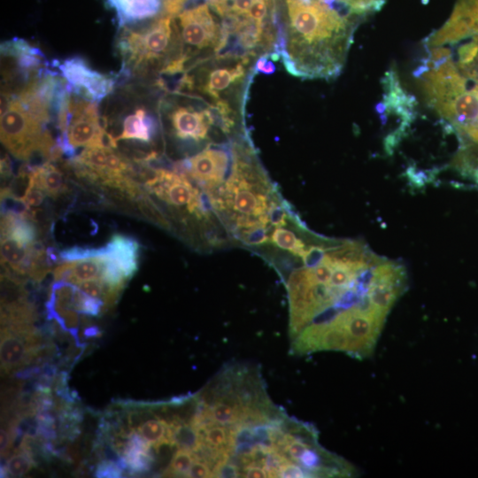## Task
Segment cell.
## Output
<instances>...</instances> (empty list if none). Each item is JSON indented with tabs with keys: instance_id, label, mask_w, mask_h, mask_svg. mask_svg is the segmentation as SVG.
I'll return each instance as SVG.
<instances>
[{
	"instance_id": "30",
	"label": "cell",
	"mask_w": 478,
	"mask_h": 478,
	"mask_svg": "<svg viewBox=\"0 0 478 478\" xmlns=\"http://www.w3.org/2000/svg\"><path fill=\"white\" fill-rule=\"evenodd\" d=\"M274 71H275V66L274 63L272 62L270 55H264V56L259 57L253 66L254 73H259L270 74V73H273Z\"/></svg>"
},
{
	"instance_id": "17",
	"label": "cell",
	"mask_w": 478,
	"mask_h": 478,
	"mask_svg": "<svg viewBox=\"0 0 478 478\" xmlns=\"http://www.w3.org/2000/svg\"><path fill=\"white\" fill-rule=\"evenodd\" d=\"M34 253L27 245L9 235H1V265L19 276L29 274Z\"/></svg>"
},
{
	"instance_id": "20",
	"label": "cell",
	"mask_w": 478,
	"mask_h": 478,
	"mask_svg": "<svg viewBox=\"0 0 478 478\" xmlns=\"http://www.w3.org/2000/svg\"><path fill=\"white\" fill-rule=\"evenodd\" d=\"M201 437L204 444L217 451L230 454L234 448L232 429L223 425L207 427L202 431Z\"/></svg>"
},
{
	"instance_id": "12",
	"label": "cell",
	"mask_w": 478,
	"mask_h": 478,
	"mask_svg": "<svg viewBox=\"0 0 478 478\" xmlns=\"http://www.w3.org/2000/svg\"><path fill=\"white\" fill-rule=\"evenodd\" d=\"M189 0H105L114 12L118 28L160 17L174 18Z\"/></svg>"
},
{
	"instance_id": "15",
	"label": "cell",
	"mask_w": 478,
	"mask_h": 478,
	"mask_svg": "<svg viewBox=\"0 0 478 478\" xmlns=\"http://www.w3.org/2000/svg\"><path fill=\"white\" fill-rule=\"evenodd\" d=\"M106 263V257H94L85 259L65 261L52 271L56 281H62L77 285L82 281L102 279Z\"/></svg>"
},
{
	"instance_id": "32",
	"label": "cell",
	"mask_w": 478,
	"mask_h": 478,
	"mask_svg": "<svg viewBox=\"0 0 478 478\" xmlns=\"http://www.w3.org/2000/svg\"><path fill=\"white\" fill-rule=\"evenodd\" d=\"M84 335L86 337H96V336L100 335L101 332L96 327L91 326V327H88L84 330Z\"/></svg>"
},
{
	"instance_id": "28",
	"label": "cell",
	"mask_w": 478,
	"mask_h": 478,
	"mask_svg": "<svg viewBox=\"0 0 478 478\" xmlns=\"http://www.w3.org/2000/svg\"><path fill=\"white\" fill-rule=\"evenodd\" d=\"M212 467L209 464L201 459H196L189 468L187 477H212Z\"/></svg>"
},
{
	"instance_id": "11",
	"label": "cell",
	"mask_w": 478,
	"mask_h": 478,
	"mask_svg": "<svg viewBox=\"0 0 478 478\" xmlns=\"http://www.w3.org/2000/svg\"><path fill=\"white\" fill-rule=\"evenodd\" d=\"M50 65L64 79L70 92L97 104L115 90L120 81L118 73L98 72L81 56L52 59Z\"/></svg>"
},
{
	"instance_id": "14",
	"label": "cell",
	"mask_w": 478,
	"mask_h": 478,
	"mask_svg": "<svg viewBox=\"0 0 478 478\" xmlns=\"http://www.w3.org/2000/svg\"><path fill=\"white\" fill-rule=\"evenodd\" d=\"M478 35V0H458L450 18L426 40V47L452 44Z\"/></svg>"
},
{
	"instance_id": "27",
	"label": "cell",
	"mask_w": 478,
	"mask_h": 478,
	"mask_svg": "<svg viewBox=\"0 0 478 478\" xmlns=\"http://www.w3.org/2000/svg\"><path fill=\"white\" fill-rule=\"evenodd\" d=\"M120 465L111 459L101 460L97 465L95 474L96 477H120L122 474Z\"/></svg>"
},
{
	"instance_id": "8",
	"label": "cell",
	"mask_w": 478,
	"mask_h": 478,
	"mask_svg": "<svg viewBox=\"0 0 478 478\" xmlns=\"http://www.w3.org/2000/svg\"><path fill=\"white\" fill-rule=\"evenodd\" d=\"M174 20L181 41L179 60L186 70L214 55L220 43L222 27L206 3L180 12Z\"/></svg>"
},
{
	"instance_id": "23",
	"label": "cell",
	"mask_w": 478,
	"mask_h": 478,
	"mask_svg": "<svg viewBox=\"0 0 478 478\" xmlns=\"http://www.w3.org/2000/svg\"><path fill=\"white\" fill-rule=\"evenodd\" d=\"M169 425L159 418L145 420L135 432L149 444L154 445L168 439Z\"/></svg>"
},
{
	"instance_id": "13",
	"label": "cell",
	"mask_w": 478,
	"mask_h": 478,
	"mask_svg": "<svg viewBox=\"0 0 478 478\" xmlns=\"http://www.w3.org/2000/svg\"><path fill=\"white\" fill-rule=\"evenodd\" d=\"M44 350L42 336L36 330L13 332L1 327L0 358L4 374L32 363Z\"/></svg>"
},
{
	"instance_id": "24",
	"label": "cell",
	"mask_w": 478,
	"mask_h": 478,
	"mask_svg": "<svg viewBox=\"0 0 478 478\" xmlns=\"http://www.w3.org/2000/svg\"><path fill=\"white\" fill-rule=\"evenodd\" d=\"M35 465V460L32 454L21 448L15 450L12 453L5 466H4V474H8L13 477L22 476L27 474Z\"/></svg>"
},
{
	"instance_id": "6",
	"label": "cell",
	"mask_w": 478,
	"mask_h": 478,
	"mask_svg": "<svg viewBox=\"0 0 478 478\" xmlns=\"http://www.w3.org/2000/svg\"><path fill=\"white\" fill-rule=\"evenodd\" d=\"M158 114L162 132L188 152L210 140L212 127L231 134L215 106L195 94L165 92Z\"/></svg>"
},
{
	"instance_id": "3",
	"label": "cell",
	"mask_w": 478,
	"mask_h": 478,
	"mask_svg": "<svg viewBox=\"0 0 478 478\" xmlns=\"http://www.w3.org/2000/svg\"><path fill=\"white\" fill-rule=\"evenodd\" d=\"M417 71L428 104L456 131L478 143V81L463 74L443 46L428 48Z\"/></svg>"
},
{
	"instance_id": "19",
	"label": "cell",
	"mask_w": 478,
	"mask_h": 478,
	"mask_svg": "<svg viewBox=\"0 0 478 478\" xmlns=\"http://www.w3.org/2000/svg\"><path fill=\"white\" fill-rule=\"evenodd\" d=\"M468 38L469 42L459 47L457 60H452L463 74L478 81V35Z\"/></svg>"
},
{
	"instance_id": "22",
	"label": "cell",
	"mask_w": 478,
	"mask_h": 478,
	"mask_svg": "<svg viewBox=\"0 0 478 478\" xmlns=\"http://www.w3.org/2000/svg\"><path fill=\"white\" fill-rule=\"evenodd\" d=\"M168 440L179 449L194 451L203 442L197 429L190 423H180L170 427Z\"/></svg>"
},
{
	"instance_id": "21",
	"label": "cell",
	"mask_w": 478,
	"mask_h": 478,
	"mask_svg": "<svg viewBox=\"0 0 478 478\" xmlns=\"http://www.w3.org/2000/svg\"><path fill=\"white\" fill-rule=\"evenodd\" d=\"M338 10L358 20L382 9L386 0H328Z\"/></svg>"
},
{
	"instance_id": "31",
	"label": "cell",
	"mask_w": 478,
	"mask_h": 478,
	"mask_svg": "<svg viewBox=\"0 0 478 478\" xmlns=\"http://www.w3.org/2000/svg\"><path fill=\"white\" fill-rule=\"evenodd\" d=\"M241 474H243V476L245 477L252 478H263L268 476L267 471L266 469L262 468L259 465L255 464L245 466Z\"/></svg>"
},
{
	"instance_id": "18",
	"label": "cell",
	"mask_w": 478,
	"mask_h": 478,
	"mask_svg": "<svg viewBox=\"0 0 478 478\" xmlns=\"http://www.w3.org/2000/svg\"><path fill=\"white\" fill-rule=\"evenodd\" d=\"M47 161L34 167V184L46 195L57 197L67 191V181L64 172L54 164Z\"/></svg>"
},
{
	"instance_id": "16",
	"label": "cell",
	"mask_w": 478,
	"mask_h": 478,
	"mask_svg": "<svg viewBox=\"0 0 478 478\" xmlns=\"http://www.w3.org/2000/svg\"><path fill=\"white\" fill-rule=\"evenodd\" d=\"M105 248V257H110L117 263L127 280L132 278L138 269V242L131 236L114 234Z\"/></svg>"
},
{
	"instance_id": "1",
	"label": "cell",
	"mask_w": 478,
	"mask_h": 478,
	"mask_svg": "<svg viewBox=\"0 0 478 478\" xmlns=\"http://www.w3.org/2000/svg\"><path fill=\"white\" fill-rule=\"evenodd\" d=\"M274 50L286 70L303 79L330 80L345 64L358 19L325 0H282Z\"/></svg>"
},
{
	"instance_id": "7",
	"label": "cell",
	"mask_w": 478,
	"mask_h": 478,
	"mask_svg": "<svg viewBox=\"0 0 478 478\" xmlns=\"http://www.w3.org/2000/svg\"><path fill=\"white\" fill-rule=\"evenodd\" d=\"M98 104L69 90L64 96L58 112L56 142L66 159L74 158L78 148L104 146Z\"/></svg>"
},
{
	"instance_id": "25",
	"label": "cell",
	"mask_w": 478,
	"mask_h": 478,
	"mask_svg": "<svg viewBox=\"0 0 478 478\" xmlns=\"http://www.w3.org/2000/svg\"><path fill=\"white\" fill-rule=\"evenodd\" d=\"M196 459L192 451L178 448L163 474L167 476L187 477L188 472Z\"/></svg>"
},
{
	"instance_id": "2",
	"label": "cell",
	"mask_w": 478,
	"mask_h": 478,
	"mask_svg": "<svg viewBox=\"0 0 478 478\" xmlns=\"http://www.w3.org/2000/svg\"><path fill=\"white\" fill-rule=\"evenodd\" d=\"M155 88L152 82L120 81L101 112L105 145L147 165L161 158L157 150L162 132L158 104H152Z\"/></svg>"
},
{
	"instance_id": "4",
	"label": "cell",
	"mask_w": 478,
	"mask_h": 478,
	"mask_svg": "<svg viewBox=\"0 0 478 478\" xmlns=\"http://www.w3.org/2000/svg\"><path fill=\"white\" fill-rule=\"evenodd\" d=\"M115 48L121 61L120 81H155L181 56V41L173 17L118 28Z\"/></svg>"
},
{
	"instance_id": "9",
	"label": "cell",
	"mask_w": 478,
	"mask_h": 478,
	"mask_svg": "<svg viewBox=\"0 0 478 478\" xmlns=\"http://www.w3.org/2000/svg\"><path fill=\"white\" fill-rule=\"evenodd\" d=\"M50 67L43 52L22 38L1 43V94H12Z\"/></svg>"
},
{
	"instance_id": "10",
	"label": "cell",
	"mask_w": 478,
	"mask_h": 478,
	"mask_svg": "<svg viewBox=\"0 0 478 478\" xmlns=\"http://www.w3.org/2000/svg\"><path fill=\"white\" fill-rule=\"evenodd\" d=\"M232 161L233 143H208L201 151L173 163L172 169L185 174L208 197L226 182Z\"/></svg>"
},
{
	"instance_id": "5",
	"label": "cell",
	"mask_w": 478,
	"mask_h": 478,
	"mask_svg": "<svg viewBox=\"0 0 478 478\" xmlns=\"http://www.w3.org/2000/svg\"><path fill=\"white\" fill-rule=\"evenodd\" d=\"M1 142L16 158L32 166L64 156L49 127L13 96L1 95Z\"/></svg>"
},
{
	"instance_id": "29",
	"label": "cell",
	"mask_w": 478,
	"mask_h": 478,
	"mask_svg": "<svg viewBox=\"0 0 478 478\" xmlns=\"http://www.w3.org/2000/svg\"><path fill=\"white\" fill-rule=\"evenodd\" d=\"M45 193L39 187L34 184L32 189L27 194L23 201L31 208L40 206L44 200Z\"/></svg>"
},
{
	"instance_id": "26",
	"label": "cell",
	"mask_w": 478,
	"mask_h": 478,
	"mask_svg": "<svg viewBox=\"0 0 478 478\" xmlns=\"http://www.w3.org/2000/svg\"><path fill=\"white\" fill-rule=\"evenodd\" d=\"M105 255V246H101L99 248L73 246L59 251V258L63 262L85 259L94 257H104Z\"/></svg>"
}]
</instances>
